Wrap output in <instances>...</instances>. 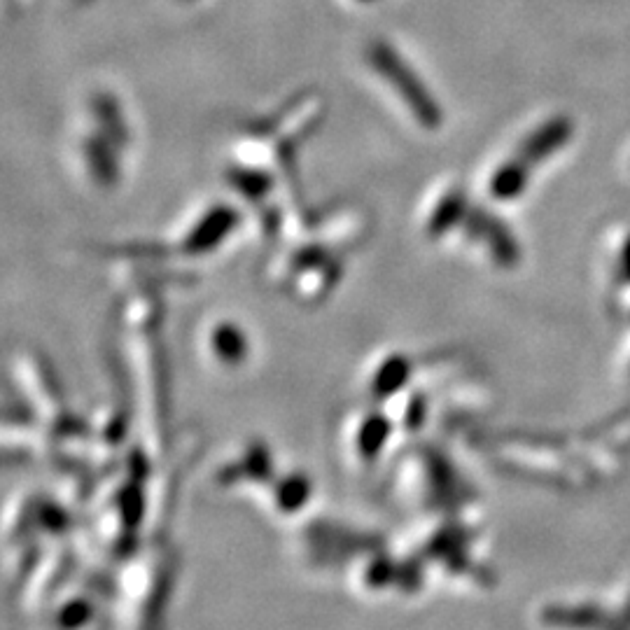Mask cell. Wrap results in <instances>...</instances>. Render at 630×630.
<instances>
[{
    "instance_id": "6da1fadb",
    "label": "cell",
    "mask_w": 630,
    "mask_h": 630,
    "mask_svg": "<svg viewBox=\"0 0 630 630\" xmlns=\"http://www.w3.org/2000/svg\"><path fill=\"white\" fill-rule=\"evenodd\" d=\"M371 63H376V68L381 70L385 80L397 84L399 96L404 98L409 108H413L420 124L427 126V129L437 124V110H434L432 98L420 87V82L413 77V73H409L406 63L397 59L395 49H388V45H378L376 49H371Z\"/></svg>"
},
{
    "instance_id": "7a4b0ae2",
    "label": "cell",
    "mask_w": 630,
    "mask_h": 630,
    "mask_svg": "<svg viewBox=\"0 0 630 630\" xmlns=\"http://www.w3.org/2000/svg\"><path fill=\"white\" fill-rule=\"evenodd\" d=\"M362 3H369V0H362Z\"/></svg>"
}]
</instances>
